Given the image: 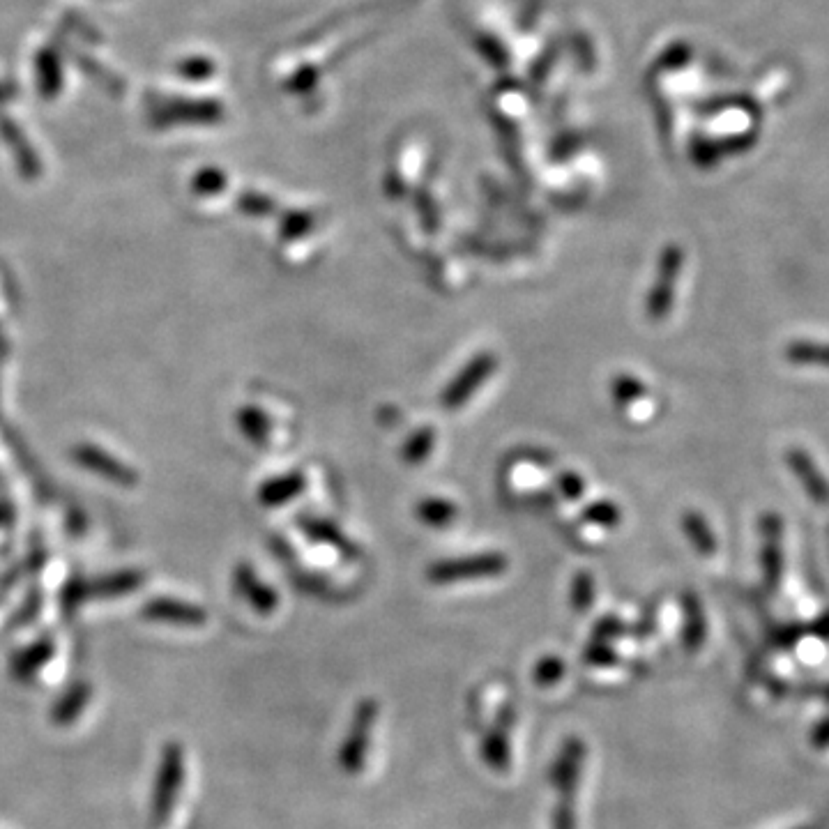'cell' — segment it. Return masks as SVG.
<instances>
[{"instance_id": "f1b7e54d", "label": "cell", "mask_w": 829, "mask_h": 829, "mask_svg": "<svg viewBox=\"0 0 829 829\" xmlns=\"http://www.w3.org/2000/svg\"><path fill=\"white\" fill-rule=\"evenodd\" d=\"M5 519H7V512H5V509H3V507H0V523H3Z\"/></svg>"}, {"instance_id": "6da1fadb", "label": "cell", "mask_w": 829, "mask_h": 829, "mask_svg": "<svg viewBox=\"0 0 829 829\" xmlns=\"http://www.w3.org/2000/svg\"><path fill=\"white\" fill-rule=\"evenodd\" d=\"M182 774H185V763H182V751L178 744H169L164 747L162 763L157 770L155 781V795H152V825L159 827L169 820L173 804L178 800V790L182 786Z\"/></svg>"}, {"instance_id": "d4e9b609", "label": "cell", "mask_w": 829, "mask_h": 829, "mask_svg": "<svg viewBox=\"0 0 829 829\" xmlns=\"http://www.w3.org/2000/svg\"><path fill=\"white\" fill-rule=\"evenodd\" d=\"M558 486H560V491L565 493V498H569V500L581 498V493L585 489L583 479L578 477L576 473H562L560 479H558Z\"/></svg>"}, {"instance_id": "9a60e30c", "label": "cell", "mask_w": 829, "mask_h": 829, "mask_svg": "<svg viewBox=\"0 0 829 829\" xmlns=\"http://www.w3.org/2000/svg\"><path fill=\"white\" fill-rule=\"evenodd\" d=\"M433 445H436V431H433L431 427L415 431L413 436L406 440V445H403V450H401L403 463H408V466H420V463L429 459V454L433 452Z\"/></svg>"}, {"instance_id": "277c9868", "label": "cell", "mask_w": 829, "mask_h": 829, "mask_svg": "<svg viewBox=\"0 0 829 829\" xmlns=\"http://www.w3.org/2000/svg\"><path fill=\"white\" fill-rule=\"evenodd\" d=\"M505 567H507L505 555L482 553V555H470V558L436 562V565L429 569V578L433 583L470 581V578L498 576L505 572Z\"/></svg>"}, {"instance_id": "484cf974", "label": "cell", "mask_w": 829, "mask_h": 829, "mask_svg": "<svg viewBox=\"0 0 829 829\" xmlns=\"http://www.w3.org/2000/svg\"><path fill=\"white\" fill-rule=\"evenodd\" d=\"M576 588H578V592L574 595L576 606H583L585 602H588V599L592 602V578L581 574L576 578Z\"/></svg>"}, {"instance_id": "2e32d148", "label": "cell", "mask_w": 829, "mask_h": 829, "mask_svg": "<svg viewBox=\"0 0 829 829\" xmlns=\"http://www.w3.org/2000/svg\"><path fill=\"white\" fill-rule=\"evenodd\" d=\"M238 422H240L242 433H245V436L252 440V443H256V445L268 443L270 422H268V417L261 413V410L242 408L240 415H238Z\"/></svg>"}, {"instance_id": "8992f818", "label": "cell", "mask_w": 829, "mask_h": 829, "mask_svg": "<svg viewBox=\"0 0 829 829\" xmlns=\"http://www.w3.org/2000/svg\"><path fill=\"white\" fill-rule=\"evenodd\" d=\"M74 459L79 466L93 470L109 482H116L120 486H134L136 484V473L132 468H127L125 463H120L116 456L106 454L100 447L93 445H79L74 450Z\"/></svg>"}, {"instance_id": "7c38bea8", "label": "cell", "mask_w": 829, "mask_h": 829, "mask_svg": "<svg viewBox=\"0 0 829 829\" xmlns=\"http://www.w3.org/2000/svg\"><path fill=\"white\" fill-rule=\"evenodd\" d=\"M235 583H238V588L242 595H245L249 602L256 606V611L261 613H270L272 608L277 604V597L275 592H272L268 585H263L261 581H256V576L252 572V567L242 565L235 569Z\"/></svg>"}, {"instance_id": "52a82bcc", "label": "cell", "mask_w": 829, "mask_h": 829, "mask_svg": "<svg viewBox=\"0 0 829 829\" xmlns=\"http://www.w3.org/2000/svg\"><path fill=\"white\" fill-rule=\"evenodd\" d=\"M786 463L788 468L793 470L804 486V491L809 493V498L818 505H829V482L825 475L820 473L816 461L811 459L809 452H804L802 447H790L786 452Z\"/></svg>"}, {"instance_id": "9c48e42d", "label": "cell", "mask_w": 829, "mask_h": 829, "mask_svg": "<svg viewBox=\"0 0 829 829\" xmlns=\"http://www.w3.org/2000/svg\"><path fill=\"white\" fill-rule=\"evenodd\" d=\"M143 581L141 574L136 572H123V574H113V576H104L100 581L86 585V588H79V585H72L70 595L74 599V604H79L83 597H118V595H127V592H134L139 588ZM70 599V604H72Z\"/></svg>"}, {"instance_id": "83f0119b", "label": "cell", "mask_w": 829, "mask_h": 829, "mask_svg": "<svg viewBox=\"0 0 829 829\" xmlns=\"http://www.w3.org/2000/svg\"><path fill=\"white\" fill-rule=\"evenodd\" d=\"M816 742L818 744H827L829 742V721L825 726H820L818 728V733H816Z\"/></svg>"}, {"instance_id": "30bf717a", "label": "cell", "mask_w": 829, "mask_h": 829, "mask_svg": "<svg viewBox=\"0 0 829 829\" xmlns=\"http://www.w3.org/2000/svg\"><path fill=\"white\" fill-rule=\"evenodd\" d=\"M304 491V477L300 473H288L270 479L265 482L261 489H258V500L268 507H279L291 503L295 496H300Z\"/></svg>"}, {"instance_id": "7a4b0ae2", "label": "cell", "mask_w": 829, "mask_h": 829, "mask_svg": "<svg viewBox=\"0 0 829 829\" xmlns=\"http://www.w3.org/2000/svg\"><path fill=\"white\" fill-rule=\"evenodd\" d=\"M684 268V252L678 245L664 247L657 263V281L650 288L648 302H645V311L652 321H664L671 314L675 302V284Z\"/></svg>"}, {"instance_id": "e0dca14e", "label": "cell", "mask_w": 829, "mask_h": 829, "mask_svg": "<svg viewBox=\"0 0 829 829\" xmlns=\"http://www.w3.org/2000/svg\"><path fill=\"white\" fill-rule=\"evenodd\" d=\"M611 392L615 401L620 403V406H625V403H634L636 399H643L648 390H645V385L638 380L636 376H629V374H620L613 378V385H611Z\"/></svg>"}, {"instance_id": "cb8c5ba5", "label": "cell", "mask_w": 829, "mask_h": 829, "mask_svg": "<svg viewBox=\"0 0 829 829\" xmlns=\"http://www.w3.org/2000/svg\"><path fill=\"white\" fill-rule=\"evenodd\" d=\"M307 530L311 532V535L325 539V542H332V544H337V546H346L344 539L339 537L341 532L337 528H334V526H330V523H325V521H311V523H307Z\"/></svg>"}, {"instance_id": "5bb4252c", "label": "cell", "mask_w": 829, "mask_h": 829, "mask_svg": "<svg viewBox=\"0 0 829 829\" xmlns=\"http://www.w3.org/2000/svg\"><path fill=\"white\" fill-rule=\"evenodd\" d=\"M417 519H420L424 526L431 528H445L450 526L456 516V507L445 498H424L415 507Z\"/></svg>"}, {"instance_id": "ba28073f", "label": "cell", "mask_w": 829, "mask_h": 829, "mask_svg": "<svg viewBox=\"0 0 829 829\" xmlns=\"http://www.w3.org/2000/svg\"><path fill=\"white\" fill-rule=\"evenodd\" d=\"M143 615L157 622H173V625L189 627L203 625L205 618H208L203 608L187 602H178V599H155V602L146 604Z\"/></svg>"}, {"instance_id": "8fae6325", "label": "cell", "mask_w": 829, "mask_h": 829, "mask_svg": "<svg viewBox=\"0 0 829 829\" xmlns=\"http://www.w3.org/2000/svg\"><path fill=\"white\" fill-rule=\"evenodd\" d=\"M786 360L797 367H825L829 369V344L827 341L797 339L786 346Z\"/></svg>"}, {"instance_id": "d6986e66", "label": "cell", "mask_w": 829, "mask_h": 829, "mask_svg": "<svg viewBox=\"0 0 829 829\" xmlns=\"http://www.w3.org/2000/svg\"><path fill=\"white\" fill-rule=\"evenodd\" d=\"M705 636V620L703 611L698 606L694 595H687V631H684V641H687L689 648H698V643L703 641Z\"/></svg>"}, {"instance_id": "5b68a950", "label": "cell", "mask_w": 829, "mask_h": 829, "mask_svg": "<svg viewBox=\"0 0 829 829\" xmlns=\"http://www.w3.org/2000/svg\"><path fill=\"white\" fill-rule=\"evenodd\" d=\"M760 537H763V546H760V565H763L765 585L774 590L781 581L783 574V519L777 512H765L760 516Z\"/></svg>"}, {"instance_id": "4316f807", "label": "cell", "mask_w": 829, "mask_h": 829, "mask_svg": "<svg viewBox=\"0 0 829 829\" xmlns=\"http://www.w3.org/2000/svg\"><path fill=\"white\" fill-rule=\"evenodd\" d=\"M811 629H813V634H818V636H823V638H829V611Z\"/></svg>"}, {"instance_id": "7402d4cb", "label": "cell", "mask_w": 829, "mask_h": 829, "mask_svg": "<svg viewBox=\"0 0 829 829\" xmlns=\"http://www.w3.org/2000/svg\"><path fill=\"white\" fill-rule=\"evenodd\" d=\"M314 224V219L307 212H288L281 222V238L284 240H298Z\"/></svg>"}, {"instance_id": "603a6c76", "label": "cell", "mask_w": 829, "mask_h": 829, "mask_svg": "<svg viewBox=\"0 0 829 829\" xmlns=\"http://www.w3.org/2000/svg\"><path fill=\"white\" fill-rule=\"evenodd\" d=\"M240 210L247 212V215H268L272 210V201L265 199V196H258V194H247L245 199L240 201Z\"/></svg>"}, {"instance_id": "44dd1931", "label": "cell", "mask_w": 829, "mask_h": 829, "mask_svg": "<svg viewBox=\"0 0 829 829\" xmlns=\"http://www.w3.org/2000/svg\"><path fill=\"white\" fill-rule=\"evenodd\" d=\"M49 654H51V645L49 643H40V645H35V648H30L28 652L19 654L17 661H14V664H12L14 675H17V678H26V675H30V673L37 671V668L42 666V661L47 659Z\"/></svg>"}, {"instance_id": "4fadbf2b", "label": "cell", "mask_w": 829, "mask_h": 829, "mask_svg": "<svg viewBox=\"0 0 829 829\" xmlns=\"http://www.w3.org/2000/svg\"><path fill=\"white\" fill-rule=\"evenodd\" d=\"M682 528H684V535H687L691 546H694L698 553L714 555V551H717V537H714L710 523L705 521L703 514L694 512V509L684 512L682 514Z\"/></svg>"}, {"instance_id": "ac0fdd59", "label": "cell", "mask_w": 829, "mask_h": 829, "mask_svg": "<svg viewBox=\"0 0 829 829\" xmlns=\"http://www.w3.org/2000/svg\"><path fill=\"white\" fill-rule=\"evenodd\" d=\"M88 701V687H74L70 694H67L63 701L58 703L56 710H53V721L58 724H65V721H72L76 714H79Z\"/></svg>"}, {"instance_id": "3957f363", "label": "cell", "mask_w": 829, "mask_h": 829, "mask_svg": "<svg viewBox=\"0 0 829 829\" xmlns=\"http://www.w3.org/2000/svg\"><path fill=\"white\" fill-rule=\"evenodd\" d=\"M498 360L493 353H479L452 378V383L440 394V403L445 410H459L473 399V394L493 376Z\"/></svg>"}, {"instance_id": "ffe728a7", "label": "cell", "mask_w": 829, "mask_h": 829, "mask_svg": "<svg viewBox=\"0 0 829 829\" xmlns=\"http://www.w3.org/2000/svg\"><path fill=\"white\" fill-rule=\"evenodd\" d=\"M583 519L595 523V526H602V528H615L622 521V512H620L618 505L604 500V503H595V505H590L588 509H585Z\"/></svg>"}]
</instances>
